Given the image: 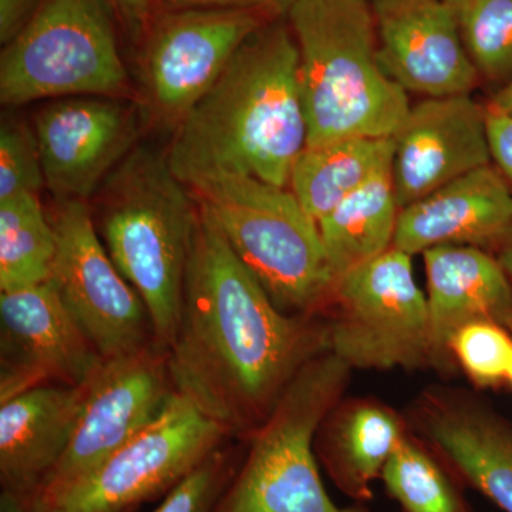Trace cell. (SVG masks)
<instances>
[{"label":"cell","instance_id":"6da1fadb","mask_svg":"<svg viewBox=\"0 0 512 512\" xmlns=\"http://www.w3.org/2000/svg\"><path fill=\"white\" fill-rule=\"evenodd\" d=\"M326 352L325 316L279 311L200 207L180 326L168 350L175 392L245 441L303 367Z\"/></svg>","mask_w":512,"mask_h":512},{"label":"cell","instance_id":"7a4b0ae2","mask_svg":"<svg viewBox=\"0 0 512 512\" xmlns=\"http://www.w3.org/2000/svg\"><path fill=\"white\" fill-rule=\"evenodd\" d=\"M306 146L299 50L282 18L245 40L165 150L171 170L188 188L229 175L288 188Z\"/></svg>","mask_w":512,"mask_h":512},{"label":"cell","instance_id":"3957f363","mask_svg":"<svg viewBox=\"0 0 512 512\" xmlns=\"http://www.w3.org/2000/svg\"><path fill=\"white\" fill-rule=\"evenodd\" d=\"M110 258L146 305L158 348L170 350L200 205L171 170L167 150L138 144L89 201Z\"/></svg>","mask_w":512,"mask_h":512},{"label":"cell","instance_id":"277c9868","mask_svg":"<svg viewBox=\"0 0 512 512\" xmlns=\"http://www.w3.org/2000/svg\"><path fill=\"white\" fill-rule=\"evenodd\" d=\"M299 50L308 147L393 137L409 96L384 72L370 0H296L286 16Z\"/></svg>","mask_w":512,"mask_h":512},{"label":"cell","instance_id":"5b68a950","mask_svg":"<svg viewBox=\"0 0 512 512\" xmlns=\"http://www.w3.org/2000/svg\"><path fill=\"white\" fill-rule=\"evenodd\" d=\"M190 191L279 311L325 316L335 275L318 222L289 188L229 175Z\"/></svg>","mask_w":512,"mask_h":512},{"label":"cell","instance_id":"8992f818","mask_svg":"<svg viewBox=\"0 0 512 512\" xmlns=\"http://www.w3.org/2000/svg\"><path fill=\"white\" fill-rule=\"evenodd\" d=\"M352 373L332 352L303 367L244 441V460L212 512H370L330 498L313 447L320 421L346 396Z\"/></svg>","mask_w":512,"mask_h":512},{"label":"cell","instance_id":"52a82bcc","mask_svg":"<svg viewBox=\"0 0 512 512\" xmlns=\"http://www.w3.org/2000/svg\"><path fill=\"white\" fill-rule=\"evenodd\" d=\"M101 96L137 100L120 33L103 0H43L35 19L0 55V101Z\"/></svg>","mask_w":512,"mask_h":512},{"label":"cell","instance_id":"ba28073f","mask_svg":"<svg viewBox=\"0 0 512 512\" xmlns=\"http://www.w3.org/2000/svg\"><path fill=\"white\" fill-rule=\"evenodd\" d=\"M413 256L392 248L336 279L330 352L353 370H433L429 308Z\"/></svg>","mask_w":512,"mask_h":512},{"label":"cell","instance_id":"9c48e42d","mask_svg":"<svg viewBox=\"0 0 512 512\" xmlns=\"http://www.w3.org/2000/svg\"><path fill=\"white\" fill-rule=\"evenodd\" d=\"M232 439L175 392L146 429L72 483L36 495L33 512H134L164 498Z\"/></svg>","mask_w":512,"mask_h":512},{"label":"cell","instance_id":"30bf717a","mask_svg":"<svg viewBox=\"0 0 512 512\" xmlns=\"http://www.w3.org/2000/svg\"><path fill=\"white\" fill-rule=\"evenodd\" d=\"M274 20L256 10H163L134 49L147 128L173 134L245 40Z\"/></svg>","mask_w":512,"mask_h":512},{"label":"cell","instance_id":"8fae6325","mask_svg":"<svg viewBox=\"0 0 512 512\" xmlns=\"http://www.w3.org/2000/svg\"><path fill=\"white\" fill-rule=\"evenodd\" d=\"M56 256L49 281L103 359L154 345L143 299L110 258L87 201H55Z\"/></svg>","mask_w":512,"mask_h":512},{"label":"cell","instance_id":"7c38bea8","mask_svg":"<svg viewBox=\"0 0 512 512\" xmlns=\"http://www.w3.org/2000/svg\"><path fill=\"white\" fill-rule=\"evenodd\" d=\"M175 393L167 350L156 343L103 359L84 384L79 419L66 453L39 494L89 473L160 416Z\"/></svg>","mask_w":512,"mask_h":512},{"label":"cell","instance_id":"4fadbf2b","mask_svg":"<svg viewBox=\"0 0 512 512\" xmlns=\"http://www.w3.org/2000/svg\"><path fill=\"white\" fill-rule=\"evenodd\" d=\"M147 128L137 100L79 96L52 100L33 123L46 188L55 201L89 202L138 146Z\"/></svg>","mask_w":512,"mask_h":512},{"label":"cell","instance_id":"5bb4252c","mask_svg":"<svg viewBox=\"0 0 512 512\" xmlns=\"http://www.w3.org/2000/svg\"><path fill=\"white\" fill-rule=\"evenodd\" d=\"M101 360L52 282L0 292V403L45 384L83 386Z\"/></svg>","mask_w":512,"mask_h":512},{"label":"cell","instance_id":"9a60e30c","mask_svg":"<svg viewBox=\"0 0 512 512\" xmlns=\"http://www.w3.org/2000/svg\"><path fill=\"white\" fill-rule=\"evenodd\" d=\"M404 416L461 484L512 512L510 419L480 393L443 384L421 390Z\"/></svg>","mask_w":512,"mask_h":512},{"label":"cell","instance_id":"2e32d148","mask_svg":"<svg viewBox=\"0 0 512 512\" xmlns=\"http://www.w3.org/2000/svg\"><path fill=\"white\" fill-rule=\"evenodd\" d=\"M393 143L392 178L400 210L493 164L487 107L473 94L414 104Z\"/></svg>","mask_w":512,"mask_h":512},{"label":"cell","instance_id":"e0dca14e","mask_svg":"<svg viewBox=\"0 0 512 512\" xmlns=\"http://www.w3.org/2000/svg\"><path fill=\"white\" fill-rule=\"evenodd\" d=\"M384 72L424 99L473 94L481 79L446 0H370Z\"/></svg>","mask_w":512,"mask_h":512},{"label":"cell","instance_id":"ac0fdd59","mask_svg":"<svg viewBox=\"0 0 512 512\" xmlns=\"http://www.w3.org/2000/svg\"><path fill=\"white\" fill-rule=\"evenodd\" d=\"M511 228L512 192L491 164L400 210L393 247L412 256L437 247L497 255Z\"/></svg>","mask_w":512,"mask_h":512},{"label":"cell","instance_id":"d6986e66","mask_svg":"<svg viewBox=\"0 0 512 512\" xmlns=\"http://www.w3.org/2000/svg\"><path fill=\"white\" fill-rule=\"evenodd\" d=\"M433 370L454 377V335L474 322L512 323V281L497 256L473 247H437L424 252Z\"/></svg>","mask_w":512,"mask_h":512},{"label":"cell","instance_id":"ffe728a7","mask_svg":"<svg viewBox=\"0 0 512 512\" xmlns=\"http://www.w3.org/2000/svg\"><path fill=\"white\" fill-rule=\"evenodd\" d=\"M83 397L84 384H45L0 403L2 490L36 497L69 447Z\"/></svg>","mask_w":512,"mask_h":512},{"label":"cell","instance_id":"44dd1931","mask_svg":"<svg viewBox=\"0 0 512 512\" xmlns=\"http://www.w3.org/2000/svg\"><path fill=\"white\" fill-rule=\"evenodd\" d=\"M410 431L404 413L376 397H343L320 421L316 458L333 485L356 504L375 497L387 461Z\"/></svg>","mask_w":512,"mask_h":512},{"label":"cell","instance_id":"7402d4cb","mask_svg":"<svg viewBox=\"0 0 512 512\" xmlns=\"http://www.w3.org/2000/svg\"><path fill=\"white\" fill-rule=\"evenodd\" d=\"M399 215L390 164L318 222L335 282L393 248Z\"/></svg>","mask_w":512,"mask_h":512},{"label":"cell","instance_id":"603a6c76","mask_svg":"<svg viewBox=\"0 0 512 512\" xmlns=\"http://www.w3.org/2000/svg\"><path fill=\"white\" fill-rule=\"evenodd\" d=\"M393 153V137L345 138L323 146H306L293 164L288 188L319 222L392 164Z\"/></svg>","mask_w":512,"mask_h":512},{"label":"cell","instance_id":"cb8c5ba5","mask_svg":"<svg viewBox=\"0 0 512 512\" xmlns=\"http://www.w3.org/2000/svg\"><path fill=\"white\" fill-rule=\"evenodd\" d=\"M56 247L55 228L39 194L0 200V292L49 281Z\"/></svg>","mask_w":512,"mask_h":512},{"label":"cell","instance_id":"d4e9b609","mask_svg":"<svg viewBox=\"0 0 512 512\" xmlns=\"http://www.w3.org/2000/svg\"><path fill=\"white\" fill-rule=\"evenodd\" d=\"M380 480L403 512H473L456 474L412 429L387 461Z\"/></svg>","mask_w":512,"mask_h":512},{"label":"cell","instance_id":"484cf974","mask_svg":"<svg viewBox=\"0 0 512 512\" xmlns=\"http://www.w3.org/2000/svg\"><path fill=\"white\" fill-rule=\"evenodd\" d=\"M481 82L503 87L512 77V0H446Z\"/></svg>","mask_w":512,"mask_h":512},{"label":"cell","instance_id":"4316f807","mask_svg":"<svg viewBox=\"0 0 512 512\" xmlns=\"http://www.w3.org/2000/svg\"><path fill=\"white\" fill-rule=\"evenodd\" d=\"M454 362L477 390L508 386L512 333L495 322H474L458 330L450 343Z\"/></svg>","mask_w":512,"mask_h":512},{"label":"cell","instance_id":"83f0119b","mask_svg":"<svg viewBox=\"0 0 512 512\" xmlns=\"http://www.w3.org/2000/svg\"><path fill=\"white\" fill-rule=\"evenodd\" d=\"M244 456V448L232 440L222 444L175 485L154 512H212Z\"/></svg>","mask_w":512,"mask_h":512},{"label":"cell","instance_id":"f1b7e54d","mask_svg":"<svg viewBox=\"0 0 512 512\" xmlns=\"http://www.w3.org/2000/svg\"><path fill=\"white\" fill-rule=\"evenodd\" d=\"M45 171L33 126L8 117L0 126V200L19 194H40Z\"/></svg>","mask_w":512,"mask_h":512},{"label":"cell","instance_id":"f546056e","mask_svg":"<svg viewBox=\"0 0 512 512\" xmlns=\"http://www.w3.org/2000/svg\"><path fill=\"white\" fill-rule=\"evenodd\" d=\"M120 37L136 49L154 19L164 10L165 0H103Z\"/></svg>","mask_w":512,"mask_h":512},{"label":"cell","instance_id":"4dcf8cb0","mask_svg":"<svg viewBox=\"0 0 512 512\" xmlns=\"http://www.w3.org/2000/svg\"><path fill=\"white\" fill-rule=\"evenodd\" d=\"M296 0H165L164 10L175 9H239L256 10L272 18L288 16Z\"/></svg>","mask_w":512,"mask_h":512},{"label":"cell","instance_id":"1f68e13d","mask_svg":"<svg viewBox=\"0 0 512 512\" xmlns=\"http://www.w3.org/2000/svg\"><path fill=\"white\" fill-rule=\"evenodd\" d=\"M487 126L493 165L512 192V117L487 109Z\"/></svg>","mask_w":512,"mask_h":512},{"label":"cell","instance_id":"d6a6232c","mask_svg":"<svg viewBox=\"0 0 512 512\" xmlns=\"http://www.w3.org/2000/svg\"><path fill=\"white\" fill-rule=\"evenodd\" d=\"M43 0H0V43L9 45L35 19Z\"/></svg>","mask_w":512,"mask_h":512},{"label":"cell","instance_id":"836d02e7","mask_svg":"<svg viewBox=\"0 0 512 512\" xmlns=\"http://www.w3.org/2000/svg\"><path fill=\"white\" fill-rule=\"evenodd\" d=\"M485 106H487L488 110L495 111V113L512 117V77L503 87L495 90V93Z\"/></svg>","mask_w":512,"mask_h":512},{"label":"cell","instance_id":"e575fe53","mask_svg":"<svg viewBox=\"0 0 512 512\" xmlns=\"http://www.w3.org/2000/svg\"><path fill=\"white\" fill-rule=\"evenodd\" d=\"M0 512H33L32 500L2 490V493H0Z\"/></svg>","mask_w":512,"mask_h":512},{"label":"cell","instance_id":"d590c367","mask_svg":"<svg viewBox=\"0 0 512 512\" xmlns=\"http://www.w3.org/2000/svg\"><path fill=\"white\" fill-rule=\"evenodd\" d=\"M497 259L503 265L505 272L510 276L512 281V228L510 235L505 239L503 247L497 252Z\"/></svg>","mask_w":512,"mask_h":512},{"label":"cell","instance_id":"8d00e7d4","mask_svg":"<svg viewBox=\"0 0 512 512\" xmlns=\"http://www.w3.org/2000/svg\"><path fill=\"white\" fill-rule=\"evenodd\" d=\"M508 387L512 390V366L510 370V376H508Z\"/></svg>","mask_w":512,"mask_h":512},{"label":"cell","instance_id":"74e56055","mask_svg":"<svg viewBox=\"0 0 512 512\" xmlns=\"http://www.w3.org/2000/svg\"><path fill=\"white\" fill-rule=\"evenodd\" d=\"M508 330H510V332L512 333V323L510 325V328H508Z\"/></svg>","mask_w":512,"mask_h":512}]
</instances>
